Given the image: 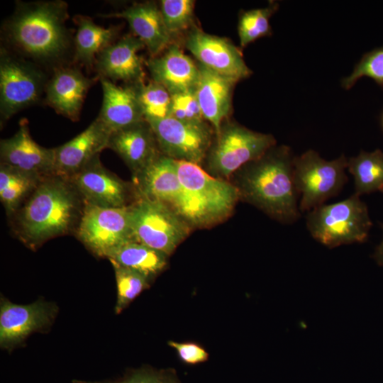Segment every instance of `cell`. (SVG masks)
Masks as SVG:
<instances>
[{
	"label": "cell",
	"mask_w": 383,
	"mask_h": 383,
	"mask_svg": "<svg viewBox=\"0 0 383 383\" xmlns=\"http://www.w3.org/2000/svg\"><path fill=\"white\" fill-rule=\"evenodd\" d=\"M107 148L124 161L133 176L148 167L160 153L153 131L145 120L113 132Z\"/></svg>",
	"instance_id": "7402d4cb"
},
{
	"label": "cell",
	"mask_w": 383,
	"mask_h": 383,
	"mask_svg": "<svg viewBox=\"0 0 383 383\" xmlns=\"http://www.w3.org/2000/svg\"><path fill=\"white\" fill-rule=\"evenodd\" d=\"M147 67L152 79L162 84L171 95L196 88L199 66L176 45L171 44L162 54L151 57Z\"/></svg>",
	"instance_id": "ffe728a7"
},
{
	"label": "cell",
	"mask_w": 383,
	"mask_h": 383,
	"mask_svg": "<svg viewBox=\"0 0 383 383\" xmlns=\"http://www.w3.org/2000/svg\"><path fill=\"white\" fill-rule=\"evenodd\" d=\"M174 161L193 210L194 226L207 227L228 217L240 196L238 187L211 176L197 164Z\"/></svg>",
	"instance_id": "5b68a950"
},
{
	"label": "cell",
	"mask_w": 383,
	"mask_h": 383,
	"mask_svg": "<svg viewBox=\"0 0 383 383\" xmlns=\"http://www.w3.org/2000/svg\"><path fill=\"white\" fill-rule=\"evenodd\" d=\"M129 211L134 241L168 256L189 233V223L160 201L138 196Z\"/></svg>",
	"instance_id": "52a82bcc"
},
{
	"label": "cell",
	"mask_w": 383,
	"mask_h": 383,
	"mask_svg": "<svg viewBox=\"0 0 383 383\" xmlns=\"http://www.w3.org/2000/svg\"><path fill=\"white\" fill-rule=\"evenodd\" d=\"M99 80L103 101L97 118L111 133L145 120L133 84L121 87L106 78Z\"/></svg>",
	"instance_id": "603a6c76"
},
{
	"label": "cell",
	"mask_w": 383,
	"mask_h": 383,
	"mask_svg": "<svg viewBox=\"0 0 383 383\" xmlns=\"http://www.w3.org/2000/svg\"><path fill=\"white\" fill-rule=\"evenodd\" d=\"M111 134L96 118L77 136L55 148L54 175L70 179L107 148Z\"/></svg>",
	"instance_id": "ac0fdd59"
},
{
	"label": "cell",
	"mask_w": 383,
	"mask_h": 383,
	"mask_svg": "<svg viewBox=\"0 0 383 383\" xmlns=\"http://www.w3.org/2000/svg\"><path fill=\"white\" fill-rule=\"evenodd\" d=\"M277 9L278 4L271 2L267 7L248 10L240 14L238 30L241 47L272 34L270 18Z\"/></svg>",
	"instance_id": "4dcf8cb0"
},
{
	"label": "cell",
	"mask_w": 383,
	"mask_h": 383,
	"mask_svg": "<svg viewBox=\"0 0 383 383\" xmlns=\"http://www.w3.org/2000/svg\"><path fill=\"white\" fill-rule=\"evenodd\" d=\"M143 43L133 35H126L104 48L97 56L95 68L99 78L111 82L123 81L126 84L144 82L143 61L138 52Z\"/></svg>",
	"instance_id": "d6986e66"
},
{
	"label": "cell",
	"mask_w": 383,
	"mask_h": 383,
	"mask_svg": "<svg viewBox=\"0 0 383 383\" xmlns=\"http://www.w3.org/2000/svg\"><path fill=\"white\" fill-rule=\"evenodd\" d=\"M68 18L64 1H18L2 26L3 46L47 71L72 65L74 37Z\"/></svg>",
	"instance_id": "6da1fadb"
},
{
	"label": "cell",
	"mask_w": 383,
	"mask_h": 383,
	"mask_svg": "<svg viewBox=\"0 0 383 383\" xmlns=\"http://www.w3.org/2000/svg\"><path fill=\"white\" fill-rule=\"evenodd\" d=\"M133 177L138 196L166 204L194 226L193 210L179 181L174 160L160 153L148 167Z\"/></svg>",
	"instance_id": "8fae6325"
},
{
	"label": "cell",
	"mask_w": 383,
	"mask_h": 383,
	"mask_svg": "<svg viewBox=\"0 0 383 383\" xmlns=\"http://www.w3.org/2000/svg\"><path fill=\"white\" fill-rule=\"evenodd\" d=\"M294 157L289 147L273 146L245 165L237 187L245 201L287 224L295 223L301 216L294 179Z\"/></svg>",
	"instance_id": "3957f363"
},
{
	"label": "cell",
	"mask_w": 383,
	"mask_h": 383,
	"mask_svg": "<svg viewBox=\"0 0 383 383\" xmlns=\"http://www.w3.org/2000/svg\"><path fill=\"white\" fill-rule=\"evenodd\" d=\"M380 226L383 231V223H380ZM374 257L379 265L383 266V240L377 247Z\"/></svg>",
	"instance_id": "8d00e7d4"
},
{
	"label": "cell",
	"mask_w": 383,
	"mask_h": 383,
	"mask_svg": "<svg viewBox=\"0 0 383 383\" xmlns=\"http://www.w3.org/2000/svg\"><path fill=\"white\" fill-rule=\"evenodd\" d=\"M167 344L176 350L181 363L187 366H195L209 360V354L200 344L195 342L178 343L169 340Z\"/></svg>",
	"instance_id": "d590c367"
},
{
	"label": "cell",
	"mask_w": 383,
	"mask_h": 383,
	"mask_svg": "<svg viewBox=\"0 0 383 383\" xmlns=\"http://www.w3.org/2000/svg\"><path fill=\"white\" fill-rule=\"evenodd\" d=\"M185 46L199 64L234 83L252 74L240 51L225 38L194 28L188 35Z\"/></svg>",
	"instance_id": "9a60e30c"
},
{
	"label": "cell",
	"mask_w": 383,
	"mask_h": 383,
	"mask_svg": "<svg viewBox=\"0 0 383 383\" xmlns=\"http://www.w3.org/2000/svg\"><path fill=\"white\" fill-rule=\"evenodd\" d=\"M347 167L348 158L343 154L330 161L313 150L295 156L294 179L301 194L299 210L309 211L338 195L348 182Z\"/></svg>",
	"instance_id": "ba28073f"
},
{
	"label": "cell",
	"mask_w": 383,
	"mask_h": 383,
	"mask_svg": "<svg viewBox=\"0 0 383 383\" xmlns=\"http://www.w3.org/2000/svg\"><path fill=\"white\" fill-rule=\"evenodd\" d=\"M347 169L354 177V194L383 193V151L361 150L358 155L348 158Z\"/></svg>",
	"instance_id": "4316f807"
},
{
	"label": "cell",
	"mask_w": 383,
	"mask_h": 383,
	"mask_svg": "<svg viewBox=\"0 0 383 383\" xmlns=\"http://www.w3.org/2000/svg\"><path fill=\"white\" fill-rule=\"evenodd\" d=\"M58 312L57 305L43 299L33 303L16 304L4 296L0 301V347L12 351L33 333L48 330Z\"/></svg>",
	"instance_id": "4fadbf2b"
},
{
	"label": "cell",
	"mask_w": 383,
	"mask_h": 383,
	"mask_svg": "<svg viewBox=\"0 0 383 383\" xmlns=\"http://www.w3.org/2000/svg\"><path fill=\"white\" fill-rule=\"evenodd\" d=\"M89 383H180L174 370H155L143 366L138 370H129L121 379Z\"/></svg>",
	"instance_id": "e575fe53"
},
{
	"label": "cell",
	"mask_w": 383,
	"mask_h": 383,
	"mask_svg": "<svg viewBox=\"0 0 383 383\" xmlns=\"http://www.w3.org/2000/svg\"><path fill=\"white\" fill-rule=\"evenodd\" d=\"M43 179L0 164V201L11 217Z\"/></svg>",
	"instance_id": "83f0119b"
},
{
	"label": "cell",
	"mask_w": 383,
	"mask_h": 383,
	"mask_svg": "<svg viewBox=\"0 0 383 383\" xmlns=\"http://www.w3.org/2000/svg\"><path fill=\"white\" fill-rule=\"evenodd\" d=\"M74 21L77 30L74 36L73 64L91 69L95 65L98 55L116 41L119 29L117 26L102 27L86 16L77 15Z\"/></svg>",
	"instance_id": "d4e9b609"
},
{
	"label": "cell",
	"mask_w": 383,
	"mask_h": 383,
	"mask_svg": "<svg viewBox=\"0 0 383 383\" xmlns=\"http://www.w3.org/2000/svg\"><path fill=\"white\" fill-rule=\"evenodd\" d=\"M199 79L195 89L203 116L213 127L216 135L231 105L233 82L198 64Z\"/></svg>",
	"instance_id": "cb8c5ba5"
},
{
	"label": "cell",
	"mask_w": 383,
	"mask_h": 383,
	"mask_svg": "<svg viewBox=\"0 0 383 383\" xmlns=\"http://www.w3.org/2000/svg\"><path fill=\"white\" fill-rule=\"evenodd\" d=\"M1 165L44 179L54 175L55 148H46L31 137L28 121L22 119L16 133L0 141Z\"/></svg>",
	"instance_id": "2e32d148"
},
{
	"label": "cell",
	"mask_w": 383,
	"mask_h": 383,
	"mask_svg": "<svg viewBox=\"0 0 383 383\" xmlns=\"http://www.w3.org/2000/svg\"><path fill=\"white\" fill-rule=\"evenodd\" d=\"M380 126H381V128L383 131V111L381 113V116H380Z\"/></svg>",
	"instance_id": "74e56055"
},
{
	"label": "cell",
	"mask_w": 383,
	"mask_h": 383,
	"mask_svg": "<svg viewBox=\"0 0 383 383\" xmlns=\"http://www.w3.org/2000/svg\"><path fill=\"white\" fill-rule=\"evenodd\" d=\"M116 277L117 299L114 309L120 313L144 290L148 289L152 281L145 275L110 261Z\"/></svg>",
	"instance_id": "f546056e"
},
{
	"label": "cell",
	"mask_w": 383,
	"mask_h": 383,
	"mask_svg": "<svg viewBox=\"0 0 383 383\" xmlns=\"http://www.w3.org/2000/svg\"><path fill=\"white\" fill-rule=\"evenodd\" d=\"M107 259L153 281L167 267L168 255L140 243L130 241L113 251Z\"/></svg>",
	"instance_id": "484cf974"
},
{
	"label": "cell",
	"mask_w": 383,
	"mask_h": 383,
	"mask_svg": "<svg viewBox=\"0 0 383 383\" xmlns=\"http://www.w3.org/2000/svg\"><path fill=\"white\" fill-rule=\"evenodd\" d=\"M99 16L125 19L151 57L157 56L171 45L172 37L165 25L159 6L153 1L134 4L121 11Z\"/></svg>",
	"instance_id": "44dd1931"
},
{
	"label": "cell",
	"mask_w": 383,
	"mask_h": 383,
	"mask_svg": "<svg viewBox=\"0 0 383 383\" xmlns=\"http://www.w3.org/2000/svg\"><path fill=\"white\" fill-rule=\"evenodd\" d=\"M95 82L72 65L57 67L48 80L44 103L58 114L77 121L87 91Z\"/></svg>",
	"instance_id": "e0dca14e"
},
{
	"label": "cell",
	"mask_w": 383,
	"mask_h": 383,
	"mask_svg": "<svg viewBox=\"0 0 383 383\" xmlns=\"http://www.w3.org/2000/svg\"><path fill=\"white\" fill-rule=\"evenodd\" d=\"M74 233L78 240L93 255L107 258L121 245L134 241L129 206L103 208L84 204Z\"/></svg>",
	"instance_id": "30bf717a"
},
{
	"label": "cell",
	"mask_w": 383,
	"mask_h": 383,
	"mask_svg": "<svg viewBox=\"0 0 383 383\" xmlns=\"http://www.w3.org/2000/svg\"><path fill=\"white\" fill-rule=\"evenodd\" d=\"M194 1L192 0H162L160 10L165 25L172 37L190 26L194 15Z\"/></svg>",
	"instance_id": "d6a6232c"
},
{
	"label": "cell",
	"mask_w": 383,
	"mask_h": 383,
	"mask_svg": "<svg viewBox=\"0 0 383 383\" xmlns=\"http://www.w3.org/2000/svg\"><path fill=\"white\" fill-rule=\"evenodd\" d=\"M363 77L372 79L383 89V46L365 53L353 72L341 80V87L348 90Z\"/></svg>",
	"instance_id": "1f68e13d"
},
{
	"label": "cell",
	"mask_w": 383,
	"mask_h": 383,
	"mask_svg": "<svg viewBox=\"0 0 383 383\" xmlns=\"http://www.w3.org/2000/svg\"><path fill=\"white\" fill-rule=\"evenodd\" d=\"M145 121L158 120L170 116L172 95L160 84L150 80L133 84Z\"/></svg>",
	"instance_id": "f1b7e54d"
},
{
	"label": "cell",
	"mask_w": 383,
	"mask_h": 383,
	"mask_svg": "<svg viewBox=\"0 0 383 383\" xmlns=\"http://www.w3.org/2000/svg\"><path fill=\"white\" fill-rule=\"evenodd\" d=\"M170 116L187 123L205 124L195 90L172 95Z\"/></svg>",
	"instance_id": "836d02e7"
},
{
	"label": "cell",
	"mask_w": 383,
	"mask_h": 383,
	"mask_svg": "<svg viewBox=\"0 0 383 383\" xmlns=\"http://www.w3.org/2000/svg\"><path fill=\"white\" fill-rule=\"evenodd\" d=\"M306 223L311 236L328 248L364 243L372 226L367 205L355 194L311 209Z\"/></svg>",
	"instance_id": "277c9868"
},
{
	"label": "cell",
	"mask_w": 383,
	"mask_h": 383,
	"mask_svg": "<svg viewBox=\"0 0 383 383\" xmlns=\"http://www.w3.org/2000/svg\"><path fill=\"white\" fill-rule=\"evenodd\" d=\"M48 71L8 50L0 49V116L5 123L45 95Z\"/></svg>",
	"instance_id": "8992f818"
},
{
	"label": "cell",
	"mask_w": 383,
	"mask_h": 383,
	"mask_svg": "<svg viewBox=\"0 0 383 383\" xmlns=\"http://www.w3.org/2000/svg\"><path fill=\"white\" fill-rule=\"evenodd\" d=\"M275 144L270 134L255 132L236 123L222 124L209 154V168L216 176L228 177L260 158Z\"/></svg>",
	"instance_id": "9c48e42d"
},
{
	"label": "cell",
	"mask_w": 383,
	"mask_h": 383,
	"mask_svg": "<svg viewBox=\"0 0 383 383\" xmlns=\"http://www.w3.org/2000/svg\"><path fill=\"white\" fill-rule=\"evenodd\" d=\"M147 122L163 155L197 165L206 156L211 145V133L206 123H187L172 116Z\"/></svg>",
	"instance_id": "7c38bea8"
},
{
	"label": "cell",
	"mask_w": 383,
	"mask_h": 383,
	"mask_svg": "<svg viewBox=\"0 0 383 383\" xmlns=\"http://www.w3.org/2000/svg\"><path fill=\"white\" fill-rule=\"evenodd\" d=\"M84 208L70 180L48 177L11 217L13 230L25 245L36 250L52 238L75 232Z\"/></svg>",
	"instance_id": "7a4b0ae2"
},
{
	"label": "cell",
	"mask_w": 383,
	"mask_h": 383,
	"mask_svg": "<svg viewBox=\"0 0 383 383\" xmlns=\"http://www.w3.org/2000/svg\"><path fill=\"white\" fill-rule=\"evenodd\" d=\"M69 180L84 204L91 206L123 208L138 197L133 184L123 181L104 167L99 155Z\"/></svg>",
	"instance_id": "5bb4252c"
}]
</instances>
